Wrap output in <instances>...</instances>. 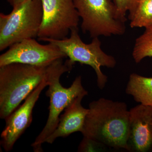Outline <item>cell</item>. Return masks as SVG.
Returning <instances> with one entry per match:
<instances>
[{
    "label": "cell",
    "mask_w": 152,
    "mask_h": 152,
    "mask_svg": "<svg viewBox=\"0 0 152 152\" xmlns=\"http://www.w3.org/2000/svg\"><path fill=\"white\" fill-rule=\"evenodd\" d=\"M47 86L46 77L26 98L24 103L5 120V126L1 134V145L6 152L12 151L16 142L31 124L33 109Z\"/></svg>",
    "instance_id": "cell-9"
},
{
    "label": "cell",
    "mask_w": 152,
    "mask_h": 152,
    "mask_svg": "<svg viewBox=\"0 0 152 152\" xmlns=\"http://www.w3.org/2000/svg\"><path fill=\"white\" fill-rule=\"evenodd\" d=\"M83 96L79 97L64 110L61 116L58 126L45 142L53 144L58 138L66 137L76 132H81L88 111L82 106Z\"/></svg>",
    "instance_id": "cell-11"
},
{
    "label": "cell",
    "mask_w": 152,
    "mask_h": 152,
    "mask_svg": "<svg viewBox=\"0 0 152 152\" xmlns=\"http://www.w3.org/2000/svg\"><path fill=\"white\" fill-rule=\"evenodd\" d=\"M129 151H152V107L140 104L129 110Z\"/></svg>",
    "instance_id": "cell-10"
},
{
    "label": "cell",
    "mask_w": 152,
    "mask_h": 152,
    "mask_svg": "<svg viewBox=\"0 0 152 152\" xmlns=\"http://www.w3.org/2000/svg\"><path fill=\"white\" fill-rule=\"evenodd\" d=\"M70 31L69 38L62 39L45 38L40 40L56 46L69 58V61L73 65L76 62H79L91 66L96 75L98 87L103 89L107 82V77L103 73L101 67L114 68L116 61L113 56L107 54L102 50L99 37L93 38L91 43L86 44L79 35L78 28L72 29Z\"/></svg>",
    "instance_id": "cell-5"
},
{
    "label": "cell",
    "mask_w": 152,
    "mask_h": 152,
    "mask_svg": "<svg viewBox=\"0 0 152 152\" xmlns=\"http://www.w3.org/2000/svg\"><path fill=\"white\" fill-rule=\"evenodd\" d=\"M126 93L132 96L137 102L152 107V77L131 74Z\"/></svg>",
    "instance_id": "cell-12"
},
{
    "label": "cell",
    "mask_w": 152,
    "mask_h": 152,
    "mask_svg": "<svg viewBox=\"0 0 152 152\" xmlns=\"http://www.w3.org/2000/svg\"><path fill=\"white\" fill-rule=\"evenodd\" d=\"M81 28L91 37L122 35L126 31V19L118 12L112 0H73Z\"/></svg>",
    "instance_id": "cell-6"
},
{
    "label": "cell",
    "mask_w": 152,
    "mask_h": 152,
    "mask_svg": "<svg viewBox=\"0 0 152 152\" xmlns=\"http://www.w3.org/2000/svg\"><path fill=\"white\" fill-rule=\"evenodd\" d=\"M140 0H114L118 12L122 17H126L127 12L134 10Z\"/></svg>",
    "instance_id": "cell-16"
},
{
    "label": "cell",
    "mask_w": 152,
    "mask_h": 152,
    "mask_svg": "<svg viewBox=\"0 0 152 152\" xmlns=\"http://www.w3.org/2000/svg\"><path fill=\"white\" fill-rule=\"evenodd\" d=\"M108 147L93 139L83 137L78 147V152H100L106 151Z\"/></svg>",
    "instance_id": "cell-15"
},
{
    "label": "cell",
    "mask_w": 152,
    "mask_h": 152,
    "mask_svg": "<svg viewBox=\"0 0 152 152\" xmlns=\"http://www.w3.org/2000/svg\"><path fill=\"white\" fill-rule=\"evenodd\" d=\"M62 59L57 60L47 67V80L49 88L46 94L50 99L49 115L45 126L31 144L35 152L43 151L42 145L56 129L61 113L77 98L81 96L85 97L88 94L82 85L81 76L77 77L69 88H64L61 84V76L71 71L73 66L69 60L64 63Z\"/></svg>",
    "instance_id": "cell-2"
},
{
    "label": "cell",
    "mask_w": 152,
    "mask_h": 152,
    "mask_svg": "<svg viewBox=\"0 0 152 152\" xmlns=\"http://www.w3.org/2000/svg\"><path fill=\"white\" fill-rule=\"evenodd\" d=\"M10 14H0V51L38 37L43 17L41 0H26L13 7Z\"/></svg>",
    "instance_id": "cell-4"
},
{
    "label": "cell",
    "mask_w": 152,
    "mask_h": 152,
    "mask_svg": "<svg viewBox=\"0 0 152 152\" xmlns=\"http://www.w3.org/2000/svg\"><path fill=\"white\" fill-rule=\"evenodd\" d=\"M8 2L12 7L26 0H7Z\"/></svg>",
    "instance_id": "cell-17"
},
{
    "label": "cell",
    "mask_w": 152,
    "mask_h": 152,
    "mask_svg": "<svg viewBox=\"0 0 152 152\" xmlns=\"http://www.w3.org/2000/svg\"><path fill=\"white\" fill-rule=\"evenodd\" d=\"M132 28L152 26V0H140L134 10L129 12Z\"/></svg>",
    "instance_id": "cell-13"
},
{
    "label": "cell",
    "mask_w": 152,
    "mask_h": 152,
    "mask_svg": "<svg viewBox=\"0 0 152 152\" xmlns=\"http://www.w3.org/2000/svg\"><path fill=\"white\" fill-rule=\"evenodd\" d=\"M48 66L13 63L0 67V118L5 120L47 77Z\"/></svg>",
    "instance_id": "cell-3"
},
{
    "label": "cell",
    "mask_w": 152,
    "mask_h": 152,
    "mask_svg": "<svg viewBox=\"0 0 152 152\" xmlns=\"http://www.w3.org/2000/svg\"><path fill=\"white\" fill-rule=\"evenodd\" d=\"M66 55L51 43L42 45L34 39H26L12 45L0 56V67L13 63L48 66Z\"/></svg>",
    "instance_id": "cell-8"
},
{
    "label": "cell",
    "mask_w": 152,
    "mask_h": 152,
    "mask_svg": "<svg viewBox=\"0 0 152 152\" xmlns=\"http://www.w3.org/2000/svg\"><path fill=\"white\" fill-rule=\"evenodd\" d=\"M43 17L38 33L39 40L62 39L69 31L78 28L79 15L73 0H41Z\"/></svg>",
    "instance_id": "cell-7"
},
{
    "label": "cell",
    "mask_w": 152,
    "mask_h": 152,
    "mask_svg": "<svg viewBox=\"0 0 152 152\" xmlns=\"http://www.w3.org/2000/svg\"><path fill=\"white\" fill-rule=\"evenodd\" d=\"M132 56L137 63L146 57H152V26L145 28L144 32L136 39Z\"/></svg>",
    "instance_id": "cell-14"
},
{
    "label": "cell",
    "mask_w": 152,
    "mask_h": 152,
    "mask_svg": "<svg viewBox=\"0 0 152 152\" xmlns=\"http://www.w3.org/2000/svg\"><path fill=\"white\" fill-rule=\"evenodd\" d=\"M129 115L125 103L100 98L90 103L81 132L108 148L129 151Z\"/></svg>",
    "instance_id": "cell-1"
}]
</instances>
